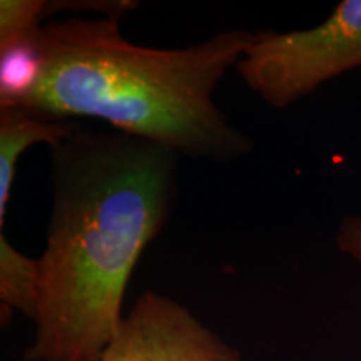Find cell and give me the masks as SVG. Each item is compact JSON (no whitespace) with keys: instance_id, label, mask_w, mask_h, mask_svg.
<instances>
[{"instance_id":"4","label":"cell","mask_w":361,"mask_h":361,"mask_svg":"<svg viewBox=\"0 0 361 361\" xmlns=\"http://www.w3.org/2000/svg\"><path fill=\"white\" fill-rule=\"evenodd\" d=\"M99 361H243V356L186 306L146 291Z\"/></svg>"},{"instance_id":"1","label":"cell","mask_w":361,"mask_h":361,"mask_svg":"<svg viewBox=\"0 0 361 361\" xmlns=\"http://www.w3.org/2000/svg\"><path fill=\"white\" fill-rule=\"evenodd\" d=\"M176 161L146 139L82 126L51 147L54 206L25 361H99L124 323L135 264L173 211Z\"/></svg>"},{"instance_id":"6","label":"cell","mask_w":361,"mask_h":361,"mask_svg":"<svg viewBox=\"0 0 361 361\" xmlns=\"http://www.w3.org/2000/svg\"><path fill=\"white\" fill-rule=\"evenodd\" d=\"M40 264L17 251L6 234H0V301L2 318L20 311L34 322L39 306Z\"/></svg>"},{"instance_id":"8","label":"cell","mask_w":361,"mask_h":361,"mask_svg":"<svg viewBox=\"0 0 361 361\" xmlns=\"http://www.w3.org/2000/svg\"><path fill=\"white\" fill-rule=\"evenodd\" d=\"M45 0H2L0 2V49L34 37L42 27Z\"/></svg>"},{"instance_id":"9","label":"cell","mask_w":361,"mask_h":361,"mask_svg":"<svg viewBox=\"0 0 361 361\" xmlns=\"http://www.w3.org/2000/svg\"><path fill=\"white\" fill-rule=\"evenodd\" d=\"M336 246L351 259L361 263V214L345 216L336 233Z\"/></svg>"},{"instance_id":"7","label":"cell","mask_w":361,"mask_h":361,"mask_svg":"<svg viewBox=\"0 0 361 361\" xmlns=\"http://www.w3.org/2000/svg\"><path fill=\"white\" fill-rule=\"evenodd\" d=\"M40 67L42 57L35 35L0 49V107L20 106L37 84Z\"/></svg>"},{"instance_id":"5","label":"cell","mask_w":361,"mask_h":361,"mask_svg":"<svg viewBox=\"0 0 361 361\" xmlns=\"http://www.w3.org/2000/svg\"><path fill=\"white\" fill-rule=\"evenodd\" d=\"M80 128L75 121H51L24 107H0V226L6 223L17 162L34 144L54 147Z\"/></svg>"},{"instance_id":"2","label":"cell","mask_w":361,"mask_h":361,"mask_svg":"<svg viewBox=\"0 0 361 361\" xmlns=\"http://www.w3.org/2000/svg\"><path fill=\"white\" fill-rule=\"evenodd\" d=\"M252 37L226 30L189 47L152 49L126 39L119 19L47 22L35 32L39 80L17 107L51 121L92 117L176 156L233 162L252 144L216 107L214 92Z\"/></svg>"},{"instance_id":"3","label":"cell","mask_w":361,"mask_h":361,"mask_svg":"<svg viewBox=\"0 0 361 361\" xmlns=\"http://www.w3.org/2000/svg\"><path fill=\"white\" fill-rule=\"evenodd\" d=\"M355 69H361V0H343L311 29L258 30L236 66L243 82L273 109Z\"/></svg>"}]
</instances>
